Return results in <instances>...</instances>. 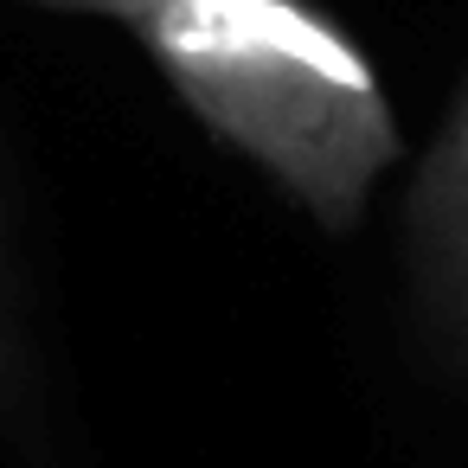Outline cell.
Returning <instances> with one entry per match:
<instances>
[{
	"instance_id": "obj_1",
	"label": "cell",
	"mask_w": 468,
	"mask_h": 468,
	"mask_svg": "<svg viewBox=\"0 0 468 468\" xmlns=\"http://www.w3.org/2000/svg\"><path fill=\"white\" fill-rule=\"evenodd\" d=\"M174 97L321 231H353L404 135L359 39L308 0H167L129 27Z\"/></svg>"
},
{
	"instance_id": "obj_2",
	"label": "cell",
	"mask_w": 468,
	"mask_h": 468,
	"mask_svg": "<svg viewBox=\"0 0 468 468\" xmlns=\"http://www.w3.org/2000/svg\"><path fill=\"white\" fill-rule=\"evenodd\" d=\"M404 289L430 359L468 372V78L404 193Z\"/></svg>"
},
{
	"instance_id": "obj_3",
	"label": "cell",
	"mask_w": 468,
	"mask_h": 468,
	"mask_svg": "<svg viewBox=\"0 0 468 468\" xmlns=\"http://www.w3.org/2000/svg\"><path fill=\"white\" fill-rule=\"evenodd\" d=\"M0 430H14L27 442H39V366H33V340H27V314H20V282H14V257L0 238Z\"/></svg>"
},
{
	"instance_id": "obj_4",
	"label": "cell",
	"mask_w": 468,
	"mask_h": 468,
	"mask_svg": "<svg viewBox=\"0 0 468 468\" xmlns=\"http://www.w3.org/2000/svg\"><path fill=\"white\" fill-rule=\"evenodd\" d=\"M39 7H58V14H103V20H122V27H135L142 14L167 7V0H39Z\"/></svg>"
}]
</instances>
